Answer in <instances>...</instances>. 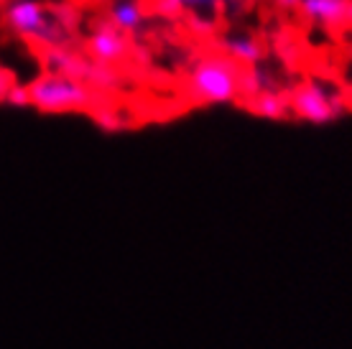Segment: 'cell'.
Listing matches in <instances>:
<instances>
[{
	"label": "cell",
	"instance_id": "1",
	"mask_svg": "<svg viewBox=\"0 0 352 349\" xmlns=\"http://www.w3.org/2000/svg\"><path fill=\"white\" fill-rule=\"evenodd\" d=\"M243 92V71L222 54L197 59L186 69V95L199 105H228Z\"/></svg>",
	"mask_w": 352,
	"mask_h": 349
},
{
	"label": "cell",
	"instance_id": "2",
	"mask_svg": "<svg viewBox=\"0 0 352 349\" xmlns=\"http://www.w3.org/2000/svg\"><path fill=\"white\" fill-rule=\"evenodd\" d=\"M28 105L38 113H82L95 105V92L87 82L64 74H41L28 85Z\"/></svg>",
	"mask_w": 352,
	"mask_h": 349
},
{
	"label": "cell",
	"instance_id": "3",
	"mask_svg": "<svg viewBox=\"0 0 352 349\" xmlns=\"http://www.w3.org/2000/svg\"><path fill=\"white\" fill-rule=\"evenodd\" d=\"M3 21L10 34H16L18 38H26L49 49L62 46V41L69 36L62 23L52 16L44 0H6Z\"/></svg>",
	"mask_w": 352,
	"mask_h": 349
},
{
	"label": "cell",
	"instance_id": "4",
	"mask_svg": "<svg viewBox=\"0 0 352 349\" xmlns=\"http://www.w3.org/2000/svg\"><path fill=\"white\" fill-rule=\"evenodd\" d=\"M342 95L324 79H304L301 85L291 89L289 95V113L304 122L324 125L342 115Z\"/></svg>",
	"mask_w": 352,
	"mask_h": 349
},
{
	"label": "cell",
	"instance_id": "5",
	"mask_svg": "<svg viewBox=\"0 0 352 349\" xmlns=\"http://www.w3.org/2000/svg\"><path fill=\"white\" fill-rule=\"evenodd\" d=\"M87 56L92 61H97L100 67H110V64H118V61H123L128 56V38L125 34L120 31H115L110 23L107 26H97L92 34L87 36Z\"/></svg>",
	"mask_w": 352,
	"mask_h": 349
},
{
	"label": "cell",
	"instance_id": "6",
	"mask_svg": "<svg viewBox=\"0 0 352 349\" xmlns=\"http://www.w3.org/2000/svg\"><path fill=\"white\" fill-rule=\"evenodd\" d=\"M304 21L322 28L350 26V0H301L299 8Z\"/></svg>",
	"mask_w": 352,
	"mask_h": 349
},
{
	"label": "cell",
	"instance_id": "7",
	"mask_svg": "<svg viewBox=\"0 0 352 349\" xmlns=\"http://www.w3.org/2000/svg\"><path fill=\"white\" fill-rule=\"evenodd\" d=\"M222 56L235 61L238 67H256L263 59V44L250 34H228L220 38Z\"/></svg>",
	"mask_w": 352,
	"mask_h": 349
},
{
	"label": "cell",
	"instance_id": "8",
	"mask_svg": "<svg viewBox=\"0 0 352 349\" xmlns=\"http://www.w3.org/2000/svg\"><path fill=\"white\" fill-rule=\"evenodd\" d=\"M44 64L49 74H64V77H74V79H95V71L89 64L80 59V56H74L72 52L62 49V46H54V49H46V56H44Z\"/></svg>",
	"mask_w": 352,
	"mask_h": 349
},
{
	"label": "cell",
	"instance_id": "9",
	"mask_svg": "<svg viewBox=\"0 0 352 349\" xmlns=\"http://www.w3.org/2000/svg\"><path fill=\"white\" fill-rule=\"evenodd\" d=\"M110 26L120 34H135L146 21V10L138 0H115L110 5Z\"/></svg>",
	"mask_w": 352,
	"mask_h": 349
},
{
	"label": "cell",
	"instance_id": "10",
	"mask_svg": "<svg viewBox=\"0 0 352 349\" xmlns=\"http://www.w3.org/2000/svg\"><path fill=\"white\" fill-rule=\"evenodd\" d=\"M156 8L161 16H210L222 8V0H156Z\"/></svg>",
	"mask_w": 352,
	"mask_h": 349
},
{
	"label": "cell",
	"instance_id": "11",
	"mask_svg": "<svg viewBox=\"0 0 352 349\" xmlns=\"http://www.w3.org/2000/svg\"><path fill=\"white\" fill-rule=\"evenodd\" d=\"M250 110L265 120H281L289 115V97H283L276 89H268L250 100Z\"/></svg>",
	"mask_w": 352,
	"mask_h": 349
},
{
	"label": "cell",
	"instance_id": "12",
	"mask_svg": "<svg viewBox=\"0 0 352 349\" xmlns=\"http://www.w3.org/2000/svg\"><path fill=\"white\" fill-rule=\"evenodd\" d=\"M8 105H16V107H26L28 105V89L21 87V85H10V89L6 92L3 97Z\"/></svg>",
	"mask_w": 352,
	"mask_h": 349
},
{
	"label": "cell",
	"instance_id": "13",
	"mask_svg": "<svg viewBox=\"0 0 352 349\" xmlns=\"http://www.w3.org/2000/svg\"><path fill=\"white\" fill-rule=\"evenodd\" d=\"M192 26L199 36H212L214 31V21L210 16H192Z\"/></svg>",
	"mask_w": 352,
	"mask_h": 349
},
{
	"label": "cell",
	"instance_id": "14",
	"mask_svg": "<svg viewBox=\"0 0 352 349\" xmlns=\"http://www.w3.org/2000/svg\"><path fill=\"white\" fill-rule=\"evenodd\" d=\"M271 3H276V5L283 10H294V8H299L301 0H271Z\"/></svg>",
	"mask_w": 352,
	"mask_h": 349
},
{
	"label": "cell",
	"instance_id": "15",
	"mask_svg": "<svg viewBox=\"0 0 352 349\" xmlns=\"http://www.w3.org/2000/svg\"><path fill=\"white\" fill-rule=\"evenodd\" d=\"M10 89V82H8V77L0 71V97H6V92Z\"/></svg>",
	"mask_w": 352,
	"mask_h": 349
},
{
	"label": "cell",
	"instance_id": "16",
	"mask_svg": "<svg viewBox=\"0 0 352 349\" xmlns=\"http://www.w3.org/2000/svg\"><path fill=\"white\" fill-rule=\"evenodd\" d=\"M350 23H352V0H350Z\"/></svg>",
	"mask_w": 352,
	"mask_h": 349
},
{
	"label": "cell",
	"instance_id": "17",
	"mask_svg": "<svg viewBox=\"0 0 352 349\" xmlns=\"http://www.w3.org/2000/svg\"><path fill=\"white\" fill-rule=\"evenodd\" d=\"M347 52H350V56H352V44H350V46H347Z\"/></svg>",
	"mask_w": 352,
	"mask_h": 349
}]
</instances>
